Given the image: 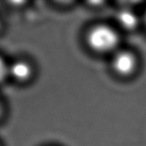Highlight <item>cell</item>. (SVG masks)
<instances>
[{
	"mask_svg": "<svg viewBox=\"0 0 146 146\" xmlns=\"http://www.w3.org/2000/svg\"><path fill=\"white\" fill-rule=\"evenodd\" d=\"M87 42L92 50L98 52H107L116 47L119 37L110 27L99 25L90 30L87 35Z\"/></svg>",
	"mask_w": 146,
	"mask_h": 146,
	"instance_id": "6da1fadb",
	"label": "cell"
},
{
	"mask_svg": "<svg viewBox=\"0 0 146 146\" xmlns=\"http://www.w3.org/2000/svg\"><path fill=\"white\" fill-rule=\"evenodd\" d=\"M113 68L121 75H130L137 66V60L134 55L128 51H121L115 54L112 61Z\"/></svg>",
	"mask_w": 146,
	"mask_h": 146,
	"instance_id": "7a4b0ae2",
	"label": "cell"
},
{
	"mask_svg": "<svg viewBox=\"0 0 146 146\" xmlns=\"http://www.w3.org/2000/svg\"><path fill=\"white\" fill-rule=\"evenodd\" d=\"M31 74L32 68L26 62L17 61L9 66V74L17 80H27L31 76Z\"/></svg>",
	"mask_w": 146,
	"mask_h": 146,
	"instance_id": "3957f363",
	"label": "cell"
},
{
	"mask_svg": "<svg viewBox=\"0 0 146 146\" xmlns=\"http://www.w3.org/2000/svg\"><path fill=\"white\" fill-rule=\"evenodd\" d=\"M117 20L119 24L125 29L131 30L136 28L139 23V19L135 13L131 10L124 9L118 13Z\"/></svg>",
	"mask_w": 146,
	"mask_h": 146,
	"instance_id": "277c9868",
	"label": "cell"
},
{
	"mask_svg": "<svg viewBox=\"0 0 146 146\" xmlns=\"http://www.w3.org/2000/svg\"><path fill=\"white\" fill-rule=\"evenodd\" d=\"M9 75V66L0 57V82H2Z\"/></svg>",
	"mask_w": 146,
	"mask_h": 146,
	"instance_id": "5b68a950",
	"label": "cell"
},
{
	"mask_svg": "<svg viewBox=\"0 0 146 146\" xmlns=\"http://www.w3.org/2000/svg\"><path fill=\"white\" fill-rule=\"evenodd\" d=\"M0 114H1V107H0Z\"/></svg>",
	"mask_w": 146,
	"mask_h": 146,
	"instance_id": "8992f818",
	"label": "cell"
},
{
	"mask_svg": "<svg viewBox=\"0 0 146 146\" xmlns=\"http://www.w3.org/2000/svg\"><path fill=\"white\" fill-rule=\"evenodd\" d=\"M145 23H146V13H145Z\"/></svg>",
	"mask_w": 146,
	"mask_h": 146,
	"instance_id": "52a82bcc",
	"label": "cell"
}]
</instances>
